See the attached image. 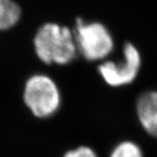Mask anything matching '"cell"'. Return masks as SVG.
<instances>
[{"label":"cell","instance_id":"obj_1","mask_svg":"<svg viewBox=\"0 0 157 157\" xmlns=\"http://www.w3.org/2000/svg\"><path fill=\"white\" fill-rule=\"evenodd\" d=\"M34 52L45 66H66L78 55L73 29L58 23L41 25L33 38Z\"/></svg>","mask_w":157,"mask_h":157},{"label":"cell","instance_id":"obj_2","mask_svg":"<svg viewBox=\"0 0 157 157\" xmlns=\"http://www.w3.org/2000/svg\"><path fill=\"white\" fill-rule=\"evenodd\" d=\"M72 29L78 53L86 60H101L112 52V37L101 23H88L83 17H76Z\"/></svg>","mask_w":157,"mask_h":157},{"label":"cell","instance_id":"obj_3","mask_svg":"<svg viewBox=\"0 0 157 157\" xmlns=\"http://www.w3.org/2000/svg\"><path fill=\"white\" fill-rule=\"evenodd\" d=\"M24 101L34 116L47 118L58 111L61 96L56 82L49 75L35 73L25 82Z\"/></svg>","mask_w":157,"mask_h":157},{"label":"cell","instance_id":"obj_4","mask_svg":"<svg viewBox=\"0 0 157 157\" xmlns=\"http://www.w3.org/2000/svg\"><path fill=\"white\" fill-rule=\"evenodd\" d=\"M123 61H107L98 67L99 73L106 83L113 87L132 83L137 77L140 67V56L138 50L130 43L123 48Z\"/></svg>","mask_w":157,"mask_h":157},{"label":"cell","instance_id":"obj_5","mask_svg":"<svg viewBox=\"0 0 157 157\" xmlns=\"http://www.w3.org/2000/svg\"><path fill=\"white\" fill-rule=\"evenodd\" d=\"M136 113L142 128L157 138V91L143 93L138 98Z\"/></svg>","mask_w":157,"mask_h":157},{"label":"cell","instance_id":"obj_6","mask_svg":"<svg viewBox=\"0 0 157 157\" xmlns=\"http://www.w3.org/2000/svg\"><path fill=\"white\" fill-rule=\"evenodd\" d=\"M21 16V7L15 0H0V32L13 28Z\"/></svg>","mask_w":157,"mask_h":157},{"label":"cell","instance_id":"obj_7","mask_svg":"<svg viewBox=\"0 0 157 157\" xmlns=\"http://www.w3.org/2000/svg\"><path fill=\"white\" fill-rule=\"evenodd\" d=\"M109 157H143V153L136 143L127 140L119 143Z\"/></svg>","mask_w":157,"mask_h":157},{"label":"cell","instance_id":"obj_8","mask_svg":"<svg viewBox=\"0 0 157 157\" xmlns=\"http://www.w3.org/2000/svg\"><path fill=\"white\" fill-rule=\"evenodd\" d=\"M64 157H98L96 153L88 147H79L66 153Z\"/></svg>","mask_w":157,"mask_h":157}]
</instances>
